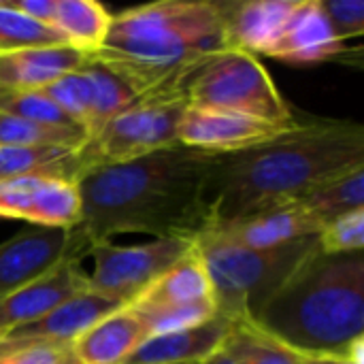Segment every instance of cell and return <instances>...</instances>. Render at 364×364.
<instances>
[{
  "label": "cell",
  "mask_w": 364,
  "mask_h": 364,
  "mask_svg": "<svg viewBox=\"0 0 364 364\" xmlns=\"http://www.w3.org/2000/svg\"><path fill=\"white\" fill-rule=\"evenodd\" d=\"M328 21L341 43L364 34V0H322Z\"/></svg>",
  "instance_id": "cell-32"
},
{
  "label": "cell",
  "mask_w": 364,
  "mask_h": 364,
  "mask_svg": "<svg viewBox=\"0 0 364 364\" xmlns=\"http://www.w3.org/2000/svg\"><path fill=\"white\" fill-rule=\"evenodd\" d=\"M81 260H66L45 273L43 277L26 284L23 288L0 299V337L26 326L66 299L90 290V277L79 264Z\"/></svg>",
  "instance_id": "cell-15"
},
{
  "label": "cell",
  "mask_w": 364,
  "mask_h": 364,
  "mask_svg": "<svg viewBox=\"0 0 364 364\" xmlns=\"http://www.w3.org/2000/svg\"><path fill=\"white\" fill-rule=\"evenodd\" d=\"M296 0H247L218 2L224 45L250 55H267L279 38Z\"/></svg>",
  "instance_id": "cell-16"
},
{
  "label": "cell",
  "mask_w": 364,
  "mask_h": 364,
  "mask_svg": "<svg viewBox=\"0 0 364 364\" xmlns=\"http://www.w3.org/2000/svg\"><path fill=\"white\" fill-rule=\"evenodd\" d=\"M87 55L68 47H32L0 55V87L6 90H43L51 81L79 70Z\"/></svg>",
  "instance_id": "cell-20"
},
{
  "label": "cell",
  "mask_w": 364,
  "mask_h": 364,
  "mask_svg": "<svg viewBox=\"0 0 364 364\" xmlns=\"http://www.w3.org/2000/svg\"><path fill=\"white\" fill-rule=\"evenodd\" d=\"M207 267L218 316L254 322L290 275L318 250V237L273 250H245L209 237L194 239Z\"/></svg>",
  "instance_id": "cell-5"
},
{
  "label": "cell",
  "mask_w": 364,
  "mask_h": 364,
  "mask_svg": "<svg viewBox=\"0 0 364 364\" xmlns=\"http://www.w3.org/2000/svg\"><path fill=\"white\" fill-rule=\"evenodd\" d=\"M301 364H354L341 356H301Z\"/></svg>",
  "instance_id": "cell-34"
},
{
  "label": "cell",
  "mask_w": 364,
  "mask_h": 364,
  "mask_svg": "<svg viewBox=\"0 0 364 364\" xmlns=\"http://www.w3.org/2000/svg\"><path fill=\"white\" fill-rule=\"evenodd\" d=\"M90 241L75 226L73 230L26 228L0 243V299L43 277L66 260H81Z\"/></svg>",
  "instance_id": "cell-10"
},
{
  "label": "cell",
  "mask_w": 364,
  "mask_h": 364,
  "mask_svg": "<svg viewBox=\"0 0 364 364\" xmlns=\"http://www.w3.org/2000/svg\"><path fill=\"white\" fill-rule=\"evenodd\" d=\"M53 45H66V41L53 28L13 11L6 2H0V55Z\"/></svg>",
  "instance_id": "cell-28"
},
{
  "label": "cell",
  "mask_w": 364,
  "mask_h": 364,
  "mask_svg": "<svg viewBox=\"0 0 364 364\" xmlns=\"http://www.w3.org/2000/svg\"><path fill=\"white\" fill-rule=\"evenodd\" d=\"M203 364H241V363H239L230 352H226V350L222 348L215 356H211L209 360H205Z\"/></svg>",
  "instance_id": "cell-35"
},
{
  "label": "cell",
  "mask_w": 364,
  "mask_h": 364,
  "mask_svg": "<svg viewBox=\"0 0 364 364\" xmlns=\"http://www.w3.org/2000/svg\"><path fill=\"white\" fill-rule=\"evenodd\" d=\"M0 218L36 228L73 230L81 222L79 186L47 177L0 179Z\"/></svg>",
  "instance_id": "cell-11"
},
{
  "label": "cell",
  "mask_w": 364,
  "mask_h": 364,
  "mask_svg": "<svg viewBox=\"0 0 364 364\" xmlns=\"http://www.w3.org/2000/svg\"><path fill=\"white\" fill-rule=\"evenodd\" d=\"M83 68H85V73H87V77L92 81V87H94L92 122H90V128H87V139H92L111 119H115L126 109H130L139 100V96L117 75H113L102 64H98L94 60H87V64Z\"/></svg>",
  "instance_id": "cell-24"
},
{
  "label": "cell",
  "mask_w": 364,
  "mask_h": 364,
  "mask_svg": "<svg viewBox=\"0 0 364 364\" xmlns=\"http://www.w3.org/2000/svg\"><path fill=\"white\" fill-rule=\"evenodd\" d=\"M241 364H301V354L282 346L252 322H237L224 346Z\"/></svg>",
  "instance_id": "cell-25"
},
{
  "label": "cell",
  "mask_w": 364,
  "mask_h": 364,
  "mask_svg": "<svg viewBox=\"0 0 364 364\" xmlns=\"http://www.w3.org/2000/svg\"><path fill=\"white\" fill-rule=\"evenodd\" d=\"M224 49L218 2L162 0L113 15L102 47L90 60L117 75L139 98H179L186 77Z\"/></svg>",
  "instance_id": "cell-3"
},
{
  "label": "cell",
  "mask_w": 364,
  "mask_h": 364,
  "mask_svg": "<svg viewBox=\"0 0 364 364\" xmlns=\"http://www.w3.org/2000/svg\"><path fill=\"white\" fill-rule=\"evenodd\" d=\"M288 130L292 128L273 126L241 113L186 107L177 141L183 147L207 154H237L269 143Z\"/></svg>",
  "instance_id": "cell-12"
},
{
  "label": "cell",
  "mask_w": 364,
  "mask_h": 364,
  "mask_svg": "<svg viewBox=\"0 0 364 364\" xmlns=\"http://www.w3.org/2000/svg\"><path fill=\"white\" fill-rule=\"evenodd\" d=\"M218 154L168 147L79 179V230L90 245L139 232L154 239H198L211 224L207 179Z\"/></svg>",
  "instance_id": "cell-1"
},
{
  "label": "cell",
  "mask_w": 364,
  "mask_h": 364,
  "mask_svg": "<svg viewBox=\"0 0 364 364\" xmlns=\"http://www.w3.org/2000/svg\"><path fill=\"white\" fill-rule=\"evenodd\" d=\"M232 324L224 316H215L198 326L149 337L124 364H203L226 346Z\"/></svg>",
  "instance_id": "cell-18"
},
{
  "label": "cell",
  "mask_w": 364,
  "mask_h": 364,
  "mask_svg": "<svg viewBox=\"0 0 364 364\" xmlns=\"http://www.w3.org/2000/svg\"><path fill=\"white\" fill-rule=\"evenodd\" d=\"M301 356H341L364 339V256L322 254L290 275L252 322Z\"/></svg>",
  "instance_id": "cell-4"
},
{
  "label": "cell",
  "mask_w": 364,
  "mask_h": 364,
  "mask_svg": "<svg viewBox=\"0 0 364 364\" xmlns=\"http://www.w3.org/2000/svg\"><path fill=\"white\" fill-rule=\"evenodd\" d=\"M192 247V239H154L126 247L111 241H94L87 252L94 258V271L87 275L90 290L119 305H130Z\"/></svg>",
  "instance_id": "cell-9"
},
{
  "label": "cell",
  "mask_w": 364,
  "mask_h": 364,
  "mask_svg": "<svg viewBox=\"0 0 364 364\" xmlns=\"http://www.w3.org/2000/svg\"><path fill=\"white\" fill-rule=\"evenodd\" d=\"M38 92H43L51 102H55V107L73 124H77L87 136V128L92 122V107H94V87H92V81H90L85 68L73 70V73L51 81L49 85H45Z\"/></svg>",
  "instance_id": "cell-27"
},
{
  "label": "cell",
  "mask_w": 364,
  "mask_h": 364,
  "mask_svg": "<svg viewBox=\"0 0 364 364\" xmlns=\"http://www.w3.org/2000/svg\"><path fill=\"white\" fill-rule=\"evenodd\" d=\"M179 98L196 109L241 113L282 128L299 126L262 62L245 51L224 49L205 58L181 83Z\"/></svg>",
  "instance_id": "cell-6"
},
{
  "label": "cell",
  "mask_w": 364,
  "mask_h": 364,
  "mask_svg": "<svg viewBox=\"0 0 364 364\" xmlns=\"http://www.w3.org/2000/svg\"><path fill=\"white\" fill-rule=\"evenodd\" d=\"M6 6H11L13 11L49 26L51 23V13H53V4L55 0H4ZM51 28V26H49Z\"/></svg>",
  "instance_id": "cell-33"
},
{
  "label": "cell",
  "mask_w": 364,
  "mask_h": 364,
  "mask_svg": "<svg viewBox=\"0 0 364 364\" xmlns=\"http://www.w3.org/2000/svg\"><path fill=\"white\" fill-rule=\"evenodd\" d=\"M85 175L79 147L32 145L0 147V179L11 177H47L79 183Z\"/></svg>",
  "instance_id": "cell-21"
},
{
  "label": "cell",
  "mask_w": 364,
  "mask_h": 364,
  "mask_svg": "<svg viewBox=\"0 0 364 364\" xmlns=\"http://www.w3.org/2000/svg\"><path fill=\"white\" fill-rule=\"evenodd\" d=\"M0 113L15 115L49 128H79L38 90H6L0 87ZM81 130V128H79Z\"/></svg>",
  "instance_id": "cell-29"
},
{
  "label": "cell",
  "mask_w": 364,
  "mask_h": 364,
  "mask_svg": "<svg viewBox=\"0 0 364 364\" xmlns=\"http://www.w3.org/2000/svg\"><path fill=\"white\" fill-rule=\"evenodd\" d=\"M111 19L113 15L96 0H55L49 26L68 47L90 58L102 47Z\"/></svg>",
  "instance_id": "cell-22"
},
{
  "label": "cell",
  "mask_w": 364,
  "mask_h": 364,
  "mask_svg": "<svg viewBox=\"0 0 364 364\" xmlns=\"http://www.w3.org/2000/svg\"><path fill=\"white\" fill-rule=\"evenodd\" d=\"M322 254H358L364 247V209H354L326 222L318 235Z\"/></svg>",
  "instance_id": "cell-30"
},
{
  "label": "cell",
  "mask_w": 364,
  "mask_h": 364,
  "mask_svg": "<svg viewBox=\"0 0 364 364\" xmlns=\"http://www.w3.org/2000/svg\"><path fill=\"white\" fill-rule=\"evenodd\" d=\"M128 307L139 316L149 337L171 335L213 320L218 316L213 286L196 243L190 254L164 271Z\"/></svg>",
  "instance_id": "cell-8"
},
{
  "label": "cell",
  "mask_w": 364,
  "mask_h": 364,
  "mask_svg": "<svg viewBox=\"0 0 364 364\" xmlns=\"http://www.w3.org/2000/svg\"><path fill=\"white\" fill-rule=\"evenodd\" d=\"M117 301H111L94 290H83L38 320L19 326L4 337H0V343H64L70 346L83 331H87L98 320L107 318L115 309H119Z\"/></svg>",
  "instance_id": "cell-17"
},
{
  "label": "cell",
  "mask_w": 364,
  "mask_h": 364,
  "mask_svg": "<svg viewBox=\"0 0 364 364\" xmlns=\"http://www.w3.org/2000/svg\"><path fill=\"white\" fill-rule=\"evenodd\" d=\"M299 203L305 205L322 224L354 209H364V166L324 181Z\"/></svg>",
  "instance_id": "cell-23"
},
{
  "label": "cell",
  "mask_w": 364,
  "mask_h": 364,
  "mask_svg": "<svg viewBox=\"0 0 364 364\" xmlns=\"http://www.w3.org/2000/svg\"><path fill=\"white\" fill-rule=\"evenodd\" d=\"M322 222L301 203L264 209L230 222L211 224L200 237L245 250H273L318 237Z\"/></svg>",
  "instance_id": "cell-13"
},
{
  "label": "cell",
  "mask_w": 364,
  "mask_h": 364,
  "mask_svg": "<svg viewBox=\"0 0 364 364\" xmlns=\"http://www.w3.org/2000/svg\"><path fill=\"white\" fill-rule=\"evenodd\" d=\"M346 53V43L335 34L322 0H296L279 38L269 49V58L286 64H320L339 60Z\"/></svg>",
  "instance_id": "cell-14"
},
{
  "label": "cell",
  "mask_w": 364,
  "mask_h": 364,
  "mask_svg": "<svg viewBox=\"0 0 364 364\" xmlns=\"http://www.w3.org/2000/svg\"><path fill=\"white\" fill-rule=\"evenodd\" d=\"M147 339L139 316L124 305L83 331L70 343V350L79 364H124Z\"/></svg>",
  "instance_id": "cell-19"
},
{
  "label": "cell",
  "mask_w": 364,
  "mask_h": 364,
  "mask_svg": "<svg viewBox=\"0 0 364 364\" xmlns=\"http://www.w3.org/2000/svg\"><path fill=\"white\" fill-rule=\"evenodd\" d=\"M358 166H364V128L346 119L299 124L258 147L218 154L207 179L211 224L299 203Z\"/></svg>",
  "instance_id": "cell-2"
},
{
  "label": "cell",
  "mask_w": 364,
  "mask_h": 364,
  "mask_svg": "<svg viewBox=\"0 0 364 364\" xmlns=\"http://www.w3.org/2000/svg\"><path fill=\"white\" fill-rule=\"evenodd\" d=\"M87 141L79 128H49L15 115L0 113V147H32V145H60L81 147Z\"/></svg>",
  "instance_id": "cell-26"
},
{
  "label": "cell",
  "mask_w": 364,
  "mask_h": 364,
  "mask_svg": "<svg viewBox=\"0 0 364 364\" xmlns=\"http://www.w3.org/2000/svg\"><path fill=\"white\" fill-rule=\"evenodd\" d=\"M0 364H79L64 343H0Z\"/></svg>",
  "instance_id": "cell-31"
},
{
  "label": "cell",
  "mask_w": 364,
  "mask_h": 364,
  "mask_svg": "<svg viewBox=\"0 0 364 364\" xmlns=\"http://www.w3.org/2000/svg\"><path fill=\"white\" fill-rule=\"evenodd\" d=\"M186 107L179 98H139L79 147L85 175L177 147V130Z\"/></svg>",
  "instance_id": "cell-7"
}]
</instances>
